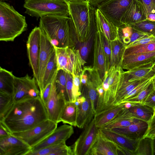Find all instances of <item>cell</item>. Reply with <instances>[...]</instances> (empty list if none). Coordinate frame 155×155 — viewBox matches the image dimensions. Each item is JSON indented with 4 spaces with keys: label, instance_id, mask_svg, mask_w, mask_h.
I'll return each instance as SVG.
<instances>
[{
    "label": "cell",
    "instance_id": "1",
    "mask_svg": "<svg viewBox=\"0 0 155 155\" xmlns=\"http://www.w3.org/2000/svg\"><path fill=\"white\" fill-rule=\"evenodd\" d=\"M48 119L45 106L39 97L15 102L0 123L12 133L30 129Z\"/></svg>",
    "mask_w": 155,
    "mask_h": 155
},
{
    "label": "cell",
    "instance_id": "2",
    "mask_svg": "<svg viewBox=\"0 0 155 155\" xmlns=\"http://www.w3.org/2000/svg\"><path fill=\"white\" fill-rule=\"evenodd\" d=\"M39 27L54 47H75L71 18L47 15L40 18Z\"/></svg>",
    "mask_w": 155,
    "mask_h": 155
},
{
    "label": "cell",
    "instance_id": "3",
    "mask_svg": "<svg viewBox=\"0 0 155 155\" xmlns=\"http://www.w3.org/2000/svg\"><path fill=\"white\" fill-rule=\"evenodd\" d=\"M70 17L74 26V40L83 43L94 34L96 29L95 8L88 2L68 3Z\"/></svg>",
    "mask_w": 155,
    "mask_h": 155
},
{
    "label": "cell",
    "instance_id": "4",
    "mask_svg": "<svg viewBox=\"0 0 155 155\" xmlns=\"http://www.w3.org/2000/svg\"><path fill=\"white\" fill-rule=\"evenodd\" d=\"M27 28L25 17L9 4L0 1V41H13Z\"/></svg>",
    "mask_w": 155,
    "mask_h": 155
},
{
    "label": "cell",
    "instance_id": "5",
    "mask_svg": "<svg viewBox=\"0 0 155 155\" xmlns=\"http://www.w3.org/2000/svg\"><path fill=\"white\" fill-rule=\"evenodd\" d=\"M25 13L38 19L53 15L70 17L69 4L64 0H25Z\"/></svg>",
    "mask_w": 155,
    "mask_h": 155
},
{
    "label": "cell",
    "instance_id": "6",
    "mask_svg": "<svg viewBox=\"0 0 155 155\" xmlns=\"http://www.w3.org/2000/svg\"><path fill=\"white\" fill-rule=\"evenodd\" d=\"M58 71L62 70L72 75H80L86 63L82 59L79 49L68 47H54Z\"/></svg>",
    "mask_w": 155,
    "mask_h": 155
},
{
    "label": "cell",
    "instance_id": "7",
    "mask_svg": "<svg viewBox=\"0 0 155 155\" xmlns=\"http://www.w3.org/2000/svg\"><path fill=\"white\" fill-rule=\"evenodd\" d=\"M58 123L48 119L28 130L10 133L21 139L31 148L52 133Z\"/></svg>",
    "mask_w": 155,
    "mask_h": 155
},
{
    "label": "cell",
    "instance_id": "8",
    "mask_svg": "<svg viewBox=\"0 0 155 155\" xmlns=\"http://www.w3.org/2000/svg\"><path fill=\"white\" fill-rule=\"evenodd\" d=\"M123 71L121 66L111 65L105 73L102 84L105 109L114 104Z\"/></svg>",
    "mask_w": 155,
    "mask_h": 155
},
{
    "label": "cell",
    "instance_id": "9",
    "mask_svg": "<svg viewBox=\"0 0 155 155\" xmlns=\"http://www.w3.org/2000/svg\"><path fill=\"white\" fill-rule=\"evenodd\" d=\"M84 128L79 137L71 146L74 155H89L99 131L94 117Z\"/></svg>",
    "mask_w": 155,
    "mask_h": 155
},
{
    "label": "cell",
    "instance_id": "10",
    "mask_svg": "<svg viewBox=\"0 0 155 155\" xmlns=\"http://www.w3.org/2000/svg\"><path fill=\"white\" fill-rule=\"evenodd\" d=\"M132 0H105L97 7L116 26L120 28L124 25L121 18Z\"/></svg>",
    "mask_w": 155,
    "mask_h": 155
},
{
    "label": "cell",
    "instance_id": "11",
    "mask_svg": "<svg viewBox=\"0 0 155 155\" xmlns=\"http://www.w3.org/2000/svg\"><path fill=\"white\" fill-rule=\"evenodd\" d=\"M13 97L16 101L40 97V91L35 79L26 74L15 77Z\"/></svg>",
    "mask_w": 155,
    "mask_h": 155
},
{
    "label": "cell",
    "instance_id": "12",
    "mask_svg": "<svg viewBox=\"0 0 155 155\" xmlns=\"http://www.w3.org/2000/svg\"><path fill=\"white\" fill-rule=\"evenodd\" d=\"M41 29L35 27L28 37L26 46L29 64L32 70L34 77L37 83L38 81L39 56L40 49Z\"/></svg>",
    "mask_w": 155,
    "mask_h": 155
},
{
    "label": "cell",
    "instance_id": "13",
    "mask_svg": "<svg viewBox=\"0 0 155 155\" xmlns=\"http://www.w3.org/2000/svg\"><path fill=\"white\" fill-rule=\"evenodd\" d=\"M81 92V95L77 98L74 103L77 109L76 127L82 129L91 121L95 114L87 92L84 89Z\"/></svg>",
    "mask_w": 155,
    "mask_h": 155
},
{
    "label": "cell",
    "instance_id": "14",
    "mask_svg": "<svg viewBox=\"0 0 155 155\" xmlns=\"http://www.w3.org/2000/svg\"><path fill=\"white\" fill-rule=\"evenodd\" d=\"M31 148L19 138L9 135L0 138V155H27Z\"/></svg>",
    "mask_w": 155,
    "mask_h": 155
},
{
    "label": "cell",
    "instance_id": "15",
    "mask_svg": "<svg viewBox=\"0 0 155 155\" xmlns=\"http://www.w3.org/2000/svg\"><path fill=\"white\" fill-rule=\"evenodd\" d=\"M41 31L38 78L37 82L40 91V95L42 91L43 79L45 68L54 50V46L51 43L45 34L41 29Z\"/></svg>",
    "mask_w": 155,
    "mask_h": 155
},
{
    "label": "cell",
    "instance_id": "16",
    "mask_svg": "<svg viewBox=\"0 0 155 155\" xmlns=\"http://www.w3.org/2000/svg\"><path fill=\"white\" fill-rule=\"evenodd\" d=\"M67 101L64 96L57 92L54 79L50 96L45 105L48 119L58 124L59 123L60 115Z\"/></svg>",
    "mask_w": 155,
    "mask_h": 155
},
{
    "label": "cell",
    "instance_id": "17",
    "mask_svg": "<svg viewBox=\"0 0 155 155\" xmlns=\"http://www.w3.org/2000/svg\"><path fill=\"white\" fill-rule=\"evenodd\" d=\"M99 129L107 137L118 146L124 155H135L140 140L130 139L110 129Z\"/></svg>",
    "mask_w": 155,
    "mask_h": 155
},
{
    "label": "cell",
    "instance_id": "18",
    "mask_svg": "<svg viewBox=\"0 0 155 155\" xmlns=\"http://www.w3.org/2000/svg\"><path fill=\"white\" fill-rule=\"evenodd\" d=\"M122 152L113 142L99 131L89 155H123Z\"/></svg>",
    "mask_w": 155,
    "mask_h": 155
},
{
    "label": "cell",
    "instance_id": "19",
    "mask_svg": "<svg viewBox=\"0 0 155 155\" xmlns=\"http://www.w3.org/2000/svg\"><path fill=\"white\" fill-rule=\"evenodd\" d=\"M94 41L92 67L97 71L103 81L106 73L105 54L102 36L97 26Z\"/></svg>",
    "mask_w": 155,
    "mask_h": 155
},
{
    "label": "cell",
    "instance_id": "20",
    "mask_svg": "<svg viewBox=\"0 0 155 155\" xmlns=\"http://www.w3.org/2000/svg\"><path fill=\"white\" fill-rule=\"evenodd\" d=\"M155 76V62H152L135 67L125 71H123L121 80L128 82L150 79Z\"/></svg>",
    "mask_w": 155,
    "mask_h": 155
},
{
    "label": "cell",
    "instance_id": "21",
    "mask_svg": "<svg viewBox=\"0 0 155 155\" xmlns=\"http://www.w3.org/2000/svg\"><path fill=\"white\" fill-rule=\"evenodd\" d=\"M147 20V13L140 0H132L123 16L121 22L130 26Z\"/></svg>",
    "mask_w": 155,
    "mask_h": 155
},
{
    "label": "cell",
    "instance_id": "22",
    "mask_svg": "<svg viewBox=\"0 0 155 155\" xmlns=\"http://www.w3.org/2000/svg\"><path fill=\"white\" fill-rule=\"evenodd\" d=\"M73 126L64 124L57 127L48 136L31 148V150H36L62 141H66L74 133Z\"/></svg>",
    "mask_w": 155,
    "mask_h": 155
},
{
    "label": "cell",
    "instance_id": "23",
    "mask_svg": "<svg viewBox=\"0 0 155 155\" xmlns=\"http://www.w3.org/2000/svg\"><path fill=\"white\" fill-rule=\"evenodd\" d=\"M155 61V51L124 55L121 67L130 70L135 67Z\"/></svg>",
    "mask_w": 155,
    "mask_h": 155
},
{
    "label": "cell",
    "instance_id": "24",
    "mask_svg": "<svg viewBox=\"0 0 155 155\" xmlns=\"http://www.w3.org/2000/svg\"><path fill=\"white\" fill-rule=\"evenodd\" d=\"M148 127V123L140 120L125 127L110 129L132 139L139 140L144 137Z\"/></svg>",
    "mask_w": 155,
    "mask_h": 155
},
{
    "label": "cell",
    "instance_id": "25",
    "mask_svg": "<svg viewBox=\"0 0 155 155\" xmlns=\"http://www.w3.org/2000/svg\"><path fill=\"white\" fill-rule=\"evenodd\" d=\"M95 15L96 23L100 27L108 40L111 41L120 37L119 28L97 8L95 10Z\"/></svg>",
    "mask_w": 155,
    "mask_h": 155
},
{
    "label": "cell",
    "instance_id": "26",
    "mask_svg": "<svg viewBox=\"0 0 155 155\" xmlns=\"http://www.w3.org/2000/svg\"><path fill=\"white\" fill-rule=\"evenodd\" d=\"M123 104H113L95 115L97 127L100 128L109 122L118 114L124 107Z\"/></svg>",
    "mask_w": 155,
    "mask_h": 155
},
{
    "label": "cell",
    "instance_id": "27",
    "mask_svg": "<svg viewBox=\"0 0 155 155\" xmlns=\"http://www.w3.org/2000/svg\"><path fill=\"white\" fill-rule=\"evenodd\" d=\"M139 120H140L133 118L128 110L124 106L113 119L100 128L111 129L116 128L125 127Z\"/></svg>",
    "mask_w": 155,
    "mask_h": 155
},
{
    "label": "cell",
    "instance_id": "28",
    "mask_svg": "<svg viewBox=\"0 0 155 155\" xmlns=\"http://www.w3.org/2000/svg\"><path fill=\"white\" fill-rule=\"evenodd\" d=\"M130 104V107L127 109L133 118L148 123L154 116V110L153 108L144 103Z\"/></svg>",
    "mask_w": 155,
    "mask_h": 155
},
{
    "label": "cell",
    "instance_id": "29",
    "mask_svg": "<svg viewBox=\"0 0 155 155\" xmlns=\"http://www.w3.org/2000/svg\"><path fill=\"white\" fill-rule=\"evenodd\" d=\"M15 77L12 72L0 67V92L13 96Z\"/></svg>",
    "mask_w": 155,
    "mask_h": 155
},
{
    "label": "cell",
    "instance_id": "30",
    "mask_svg": "<svg viewBox=\"0 0 155 155\" xmlns=\"http://www.w3.org/2000/svg\"><path fill=\"white\" fill-rule=\"evenodd\" d=\"M77 106L74 102L67 101L62 110L60 122L76 127Z\"/></svg>",
    "mask_w": 155,
    "mask_h": 155
},
{
    "label": "cell",
    "instance_id": "31",
    "mask_svg": "<svg viewBox=\"0 0 155 155\" xmlns=\"http://www.w3.org/2000/svg\"><path fill=\"white\" fill-rule=\"evenodd\" d=\"M58 71L55 49L52 53L45 70L42 82V91L46 86L52 83L55 78Z\"/></svg>",
    "mask_w": 155,
    "mask_h": 155
},
{
    "label": "cell",
    "instance_id": "32",
    "mask_svg": "<svg viewBox=\"0 0 155 155\" xmlns=\"http://www.w3.org/2000/svg\"><path fill=\"white\" fill-rule=\"evenodd\" d=\"M112 55V65L121 67V63L126 48V45L120 37L111 41Z\"/></svg>",
    "mask_w": 155,
    "mask_h": 155
},
{
    "label": "cell",
    "instance_id": "33",
    "mask_svg": "<svg viewBox=\"0 0 155 155\" xmlns=\"http://www.w3.org/2000/svg\"><path fill=\"white\" fill-rule=\"evenodd\" d=\"M148 79H149L126 82L122 81L120 79L114 104H117L135 87Z\"/></svg>",
    "mask_w": 155,
    "mask_h": 155
},
{
    "label": "cell",
    "instance_id": "34",
    "mask_svg": "<svg viewBox=\"0 0 155 155\" xmlns=\"http://www.w3.org/2000/svg\"><path fill=\"white\" fill-rule=\"evenodd\" d=\"M15 102L12 95L0 92V121L6 116Z\"/></svg>",
    "mask_w": 155,
    "mask_h": 155
},
{
    "label": "cell",
    "instance_id": "35",
    "mask_svg": "<svg viewBox=\"0 0 155 155\" xmlns=\"http://www.w3.org/2000/svg\"><path fill=\"white\" fill-rule=\"evenodd\" d=\"M135 155H153V138L144 137L140 139Z\"/></svg>",
    "mask_w": 155,
    "mask_h": 155
},
{
    "label": "cell",
    "instance_id": "36",
    "mask_svg": "<svg viewBox=\"0 0 155 155\" xmlns=\"http://www.w3.org/2000/svg\"><path fill=\"white\" fill-rule=\"evenodd\" d=\"M66 73L63 70H58L55 78V83L57 92L64 96L68 101L66 90Z\"/></svg>",
    "mask_w": 155,
    "mask_h": 155
},
{
    "label": "cell",
    "instance_id": "37",
    "mask_svg": "<svg viewBox=\"0 0 155 155\" xmlns=\"http://www.w3.org/2000/svg\"><path fill=\"white\" fill-rule=\"evenodd\" d=\"M83 87V89L85 90L87 93L92 110L95 114L98 96L96 87L88 77L87 84Z\"/></svg>",
    "mask_w": 155,
    "mask_h": 155
},
{
    "label": "cell",
    "instance_id": "38",
    "mask_svg": "<svg viewBox=\"0 0 155 155\" xmlns=\"http://www.w3.org/2000/svg\"><path fill=\"white\" fill-rule=\"evenodd\" d=\"M97 27L101 32L104 44L105 60L106 72L107 71L112 64V55L111 41L105 35L100 27L96 23Z\"/></svg>",
    "mask_w": 155,
    "mask_h": 155
},
{
    "label": "cell",
    "instance_id": "39",
    "mask_svg": "<svg viewBox=\"0 0 155 155\" xmlns=\"http://www.w3.org/2000/svg\"><path fill=\"white\" fill-rule=\"evenodd\" d=\"M154 90V88L152 81L150 83L136 96L130 99L122 101L117 104L126 102L130 103H144V101L147 97Z\"/></svg>",
    "mask_w": 155,
    "mask_h": 155
},
{
    "label": "cell",
    "instance_id": "40",
    "mask_svg": "<svg viewBox=\"0 0 155 155\" xmlns=\"http://www.w3.org/2000/svg\"><path fill=\"white\" fill-rule=\"evenodd\" d=\"M66 145V141H62L37 150H30L27 155H51Z\"/></svg>",
    "mask_w": 155,
    "mask_h": 155
},
{
    "label": "cell",
    "instance_id": "41",
    "mask_svg": "<svg viewBox=\"0 0 155 155\" xmlns=\"http://www.w3.org/2000/svg\"><path fill=\"white\" fill-rule=\"evenodd\" d=\"M155 51V42L126 47L124 55Z\"/></svg>",
    "mask_w": 155,
    "mask_h": 155
},
{
    "label": "cell",
    "instance_id": "42",
    "mask_svg": "<svg viewBox=\"0 0 155 155\" xmlns=\"http://www.w3.org/2000/svg\"><path fill=\"white\" fill-rule=\"evenodd\" d=\"M130 26L137 30L149 33L155 37V21L147 20Z\"/></svg>",
    "mask_w": 155,
    "mask_h": 155
},
{
    "label": "cell",
    "instance_id": "43",
    "mask_svg": "<svg viewBox=\"0 0 155 155\" xmlns=\"http://www.w3.org/2000/svg\"><path fill=\"white\" fill-rule=\"evenodd\" d=\"M72 76V102H75L77 98L82 94L81 90V78L80 75H73Z\"/></svg>",
    "mask_w": 155,
    "mask_h": 155
},
{
    "label": "cell",
    "instance_id": "44",
    "mask_svg": "<svg viewBox=\"0 0 155 155\" xmlns=\"http://www.w3.org/2000/svg\"><path fill=\"white\" fill-rule=\"evenodd\" d=\"M153 78L148 79L139 84L130 92L122 101L130 99L136 96L152 82Z\"/></svg>",
    "mask_w": 155,
    "mask_h": 155
},
{
    "label": "cell",
    "instance_id": "45",
    "mask_svg": "<svg viewBox=\"0 0 155 155\" xmlns=\"http://www.w3.org/2000/svg\"><path fill=\"white\" fill-rule=\"evenodd\" d=\"M95 33L87 41L82 44V45L79 49L82 59L86 62L91 48L93 39L94 38Z\"/></svg>",
    "mask_w": 155,
    "mask_h": 155
},
{
    "label": "cell",
    "instance_id": "46",
    "mask_svg": "<svg viewBox=\"0 0 155 155\" xmlns=\"http://www.w3.org/2000/svg\"><path fill=\"white\" fill-rule=\"evenodd\" d=\"M132 32L130 37L129 44L137 40L147 37L151 35L149 33L140 31L132 27Z\"/></svg>",
    "mask_w": 155,
    "mask_h": 155
},
{
    "label": "cell",
    "instance_id": "47",
    "mask_svg": "<svg viewBox=\"0 0 155 155\" xmlns=\"http://www.w3.org/2000/svg\"><path fill=\"white\" fill-rule=\"evenodd\" d=\"M73 87V76L71 74L66 73V90L68 101H72Z\"/></svg>",
    "mask_w": 155,
    "mask_h": 155
},
{
    "label": "cell",
    "instance_id": "48",
    "mask_svg": "<svg viewBox=\"0 0 155 155\" xmlns=\"http://www.w3.org/2000/svg\"><path fill=\"white\" fill-rule=\"evenodd\" d=\"M148 127L144 137L153 138L155 137V115H154L150 120L148 123Z\"/></svg>",
    "mask_w": 155,
    "mask_h": 155
},
{
    "label": "cell",
    "instance_id": "49",
    "mask_svg": "<svg viewBox=\"0 0 155 155\" xmlns=\"http://www.w3.org/2000/svg\"><path fill=\"white\" fill-rule=\"evenodd\" d=\"M142 3L147 14H155V4L153 0H140Z\"/></svg>",
    "mask_w": 155,
    "mask_h": 155
},
{
    "label": "cell",
    "instance_id": "50",
    "mask_svg": "<svg viewBox=\"0 0 155 155\" xmlns=\"http://www.w3.org/2000/svg\"><path fill=\"white\" fill-rule=\"evenodd\" d=\"M153 42H155V37L151 35L149 37L140 39L131 43L126 45V47Z\"/></svg>",
    "mask_w": 155,
    "mask_h": 155
},
{
    "label": "cell",
    "instance_id": "51",
    "mask_svg": "<svg viewBox=\"0 0 155 155\" xmlns=\"http://www.w3.org/2000/svg\"><path fill=\"white\" fill-rule=\"evenodd\" d=\"M53 81L48 84L45 87L40 97L45 105L50 96L52 89Z\"/></svg>",
    "mask_w": 155,
    "mask_h": 155
},
{
    "label": "cell",
    "instance_id": "52",
    "mask_svg": "<svg viewBox=\"0 0 155 155\" xmlns=\"http://www.w3.org/2000/svg\"><path fill=\"white\" fill-rule=\"evenodd\" d=\"M144 103L153 108L155 107V90L149 94Z\"/></svg>",
    "mask_w": 155,
    "mask_h": 155
},
{
    "label": "cell",
    "instance_id": "53",
    "mask_svg": "<svg viewBox=\"0 0 155 155\" xmlns=\"http://www.w3.org/2000/svg\"><path fill=\"white\" fill-rule=\"evenodd\" d=\"M9 134L10 132L2 124L0 123V138L6 137Z\"/></svg>",
    "mask_w": 155,
    "mask_h": 155
},
{
    "label": "cell",
    "instance_id": "54",
    "mask_svg": "<svg viewBox=\"0 0 155 155\" xmlns=\"http://www.w3.org/2000/svg\"><path fill=\"white\" fill-rule=\"evenodd\" d=\"M105 0H89L90 5L96 8L102 2Z\"/></svg>",
    "mask_w": 155,
    "mask_h": 155
},
{
    "label": "cell",
    "instance_id": "55",
    "mask_svg": "<svg viewBox=\"0 0 155 155\" xmlns=\"http://www.w3.org/2000/svg\"><path fill=\"white\" fill-rule=\"evenodd\" d=\"M147 20L150 21H155V14L150 13L147 14Z\"/></svg>",
    "mask_w": 155,
    "mask_h": 155
},
{
    "label": "cell",
    "instance_id": "56",
    "mask_svg": "<svg viewBox=\"0 0 155 155\" xmlns=\"http://www.w3.org/2000/svg\"><path fill=\"white\" fill-rule=\"evenodd\" d=\"M68 3L88 2L89 0H64Z\"/></svg>",
    "mask_w": 155,
    "mask_h": 155
},
{
    "label": "cell",
    "instance_id": "57",
    "mask_svg": "<svg viewBox=\"0 0 155 155\" xmlns=\"http://www.w3.org/2000/svg\"><path fill=\"white\" fill-rule=\"evenodd\" d=\"M153 155H155V137L153 138Z\"/></svg>",
    "mask_w": 155,
    "mask_h": 155
},
{
    "label": "cell",
    "instance_id": "58",
    "mask_svg": "<svg viewBox=\"0 0 155 155\" xmlns=\"http://www.w3.org/2000/svg\"><path fill=\"white\" fill-rule=\"evenodd\" d=\"M152 82L153 83L154 90H155V76L153 78Z\"/></svg>",
    "mask_w": 155,
    "mask_h": 155
},
{
    "label": "cell",
    "instance_id": "59",
    "mask_svg": "<svg viewBox=\"0 0 155 155\" xmlns=\"http://www.w3.org/2000/svg\"><path fill=\"white\" fill-rule=\"evenodd\" d=\"M8 0H0V1L4 2L5 1H7Z\"/></svg>",
    "mask_w": 155,
    "mask_h": 155
},
{
    "label": "cell",
    "instance_id": "60",
    "mask_svg": "<svg viewBox=\"0 0 155 155\" xmlns=\"http://www.w3.org/2000/svg\"><path fill=\"white\" fill-rule=\"evenodd\" d=\"M154 115H155V107L154 108Z\"/></svg>",
    "mask_w": 155,
    "mask_h": 155
},
{
    "label": "cell",
    "instance_id": "61",
    "mask_svg": "<svg viewBox=\"0 0 155 155\" xmlns=\"http://www.w3.org/2000/svg\"></svg>",
    "mask_w": 155,
    "mask_h": 155
}]
</instances>
